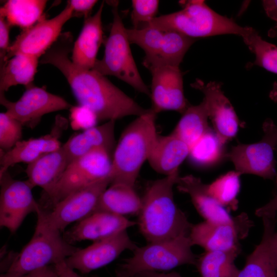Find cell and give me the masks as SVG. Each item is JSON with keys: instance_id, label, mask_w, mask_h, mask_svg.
I'll return each instance as SVG.
<instances>
[{"instance_id": "6da1fadb", "label": "cell", "mask_w": 277, "mask_h": 277, "mask_svg": "<svg viewBox=\"0 0 277 277\" xmlns=\"http://www.w3.org/2000/svg\"><path fill=\"white\" fill-rule=\"evenodd\" d=\"M73 45L71 33H62L42 56L39 63L51 65L61 72L79 105L90 109L98 120L108 121L129 115L138 116L149 110L142 107L105 76L73 63L69 56Z\"/></svg>"}, {"instance_id": "7a4b0ae2", "label": "cell", "mask_w": 277, "mask_h": 277, "mask_svg": "<svg viewBox=\"0 0 277 277\" xmlns=\"http://www.w3.org/2000/svg\"><path fill=\"white\" fill-rule=\"evenodd\" d=\"M179 176L178 170L151 182L146 189L137 224L148 243L189 235L192 224L173 197V188Z\"/></svg>"}, {"instance_id": "3957f363", "label": "cell", "mask_w": 277, "mask_h": 277, "mask_svg": "<svg viewBox=\"0 0 277 277\" xmlns=\"http://www.w3.org/2000/svg\"><path fill=\"white\" fill-rule=\"evenodd\" d=\"M156 115L151 108L149 109L145 113L137 116L123 132L114 150L111 184L134 186L142 165L148 160L158 135Z\"/></svg>"}, {"instance_id": "277c9868", "label": "cell", "mask_w": 277, "mask_h": 277, "mask_svg": "<svg viewBox=\"0 0 277 277\" xmlns=\"http://www.w3.org/2000/svg\"><path fill=\"white\" fill-rule=\"evenodd\" d=\"M180 2L181 10L156 17L144 27L174 30L194 39L223 34L242 37L251 28L241 26L233 19L216 13L204 1Z\"/></svg>"}, {"instance_id": "5b68a950", "label": "cell", "mask_w": 277, "mask_h": 277, "mask_svg": "<svg viewBox=\"0 0 277 277\" xmlns=\"http://www.w3.org/2000/svg\"><path fill=\"white\" fill-rule=\"evenodd\" d=\"M188 236L137 247L116 270V277H133L144 271L160 272L183 265H195L197 258Z\"/></svg>"}, {"instance_id": "8992f818", "label": "cell", "mask_w": 277, "mask_h": 277, "mask_svg": "<svg viewBox=\"0 0 277 277\" xmlns=\"http://www.w3.org/2000/svg\"><path fill=\"white\" fill-rule=\"evenodd\" d=\"M110 153L99 148L72 161L47 193L42 194L41 209L48 210L68 195L105 179L110 177Z\"/></svg>"}, {"instance_id": "52a82bcc", "label": "cell", "mask_w": 277, "mask_h": 277, "mask_svg": "<svg viewBox=\"0 0 277 277\" xmlns=\"http://www.w3.org/2000/svg\"><path fill=\"white\" fill-rule=\"evenodd\" d=\"M113 21L107 38L104 54L92 70L115 76L139 92L150 96V90L142 78L132 54L126 29L118 11V2H112Z\"/></svg>"}, {"instance_id": "ba28073f", "label": "cell", "mask_w": 277, "mask_h": 277, "mask_svg": "<svg viewBox=\"0 0 277 277\" xmlns=\"http://www.w3.org/2000/svg\"><path fill=\"white\" fill-rule=\"evenodd\" d=\"M60 232L36 223L34 234L22 251L14 254L8 269L0 277H21L65 261L78 250Z\"/></svg>"}, {"instance_id": "9c48e42d", "label": "cell", "mask_w": 277, "mask_h": 277, "mask_svg": "<svg viewBox=\"0 0 277 277\" xmlns=\"http://www.w3.org/2000/svg\"><path fill=\"white\" fill-rule=\"evenodd\" d=\"M262 140L250 144H239L232 147L225 157L233 164L241 175L251 174L277 183L274 152L277 148V126L267 118L263 124Z\"/></svg>"}, {"instance_id": "30bf717a", "label": "cell", "mask_w": 277, "mask_h": 277, "mask_svg": "<svg viewBox=\"0 0 277 277\" xmlns=\"http://www.w3.org/2000/svg\"><path fill=\"white\" fill-rule=\"evenodd\" d=\"M111 183V178L105 179L68 195L48 210L40 208L37 223L61 233L70 224L94 213L101 195Z\"/></svg>"}, {"instance_id": "8fae6325", "label": "cell", "mask_w": 277, "mask_h": 277, "mask_svg": "<svg viewBox=\"0 0 277 277\" xmlns=\"http://www.w3.org/2000/svg\"><path fill=\"white\" fill-rule=\"evenodd\" d=\"M253 226L246 213L242 212L225 223L204 221L192 225L189 234L193 246L205 251L228 250L240 248V242L245 239Z\"/></svg>"}, {"instance_id": "7c38bea8", "label": "cell", "mask_w": 277, "mask_h": 277, "mask_svg": "<svg viewBox=\"0 0 277 277\" xmlns=\"http://www.w3.org/2000/svg\"><path fill=\"white\" fill-rule=\"evenodd\" d=\"M72 17L73 9L67 2L65 8L55 17L46 19L44 16L32 26L23 30L10 44L4 63L18 54L37 58L42 57L57 40L63 26Z\"/></svg>"}, {"instance_id": "4fadbf2b", "label": "cell", "mask_w": 277, "mask_h": 277, "mask_svg": "<svg viewBox=\"0 0 277 277\" xmlns=\"http://www.w3.org/2000/svg\"><path fill=\"white\" fill-rule=\"evenodd\" d=\"M0 181V226L14 233L29 214H36L41 207L27 180H14L7 171Z\"/></svg>"}, {"instance_id": "5bb4252c", "label": "cell", "mask_w": 277, "mask_h": 277, "mask_svg": "<svg viewBox=\"0 0 277 277\" xmlns=\"http://www.w3.org/2000/svg\"><path fill=\"white\" fill-rule=\"evenodd\" d=\"M146 68L152 75V110L156 114L167 110L182 114L189 104L184 95L183 74L180 67L161 64Z\"/></svg>"}, {"instance_id": "9a60e30c", "label": "cell", "mask_w": 277, "mask_h": 277, "mask_svg": "<svg viewBox=\"0 0 277 277\" xmlns=\"http://www.w3.org/2000/svg\"><path fill=\"white\" fill-rule=\"evenodd\" d=\"M0 101L7 109L5 112L23 125L35 123L46 114L70 109L72 107L62 97L33 84L27 87L17 101H10L6 98L4 94H0Z\"/></svg>"}, {"instance_id": "2e32d148", "label": "cell", "mask_w": 277, "mask_h": 277, "mask_svg": "<svg viewBox=\"0 0 277 277\" xmlns=\"http://www.w3.org/2000/svg\"><path fill=\"white\" fill-rule=\"evenodd\" d=\"M137 246L131 240L127 230L113 236L94 242L84 248H80L65 260L71 269L83 274L106 266L115 260L123 251H133Z\"/></svg>"}, {"instance_id": "e0dca14e", "label": "cell", "mask_w": 277, "mask_h": 277, "mask_svg": "<svg viewBox=\"0 0 277 277\" xmlns=\"http://www.w3.org/2000/svg\"><path fill=\"white\" fill-rule=\"evenodd\" d=\"M190 85L203 93L213 130L225 144L236 135L240 121L232 104L222 91L221 84L215 81L205 83L196 79Z\"/></svg>"}, {"instance_id": "ac0fdd59", "label": "cell", "mask_w": 277, "mask_h": 277, "mask_svg": "<svg viewBox=\"0 0 277 277\" xmlns=\"http://www.w3.org/2000/svg\"><path fill=\"white\" fill-rule=\"evenodd\" d=\"M137 224L126 217L106 212H95L64 232V239L72 244L85 240L93 242L107 239Z\"/></svg>"}, {"instance_id": "d6986e66", "label": "cell", "mask_w": 277, "mask_h": 277, "mask_svg": "<svg viewBox=\"0 0 277 277\" xmlns=\"http://www.w3.org/2000/svg\"><path fill=\"white\" fill-rule=\"evenodd\" d=\"M104 6L103 2L93 15L85 18L80 35L73 43L71 60L75 65L86 69H93L103 42L102 15Z\"/></svg>"}, {"instance_id": "ffe728a7", "label": "cell", "mask_w": 277, "mask_h": 277, "mask_svg": "<svg viewBox=\"0 0 277 277\" xmlns=\"http://www.w3.org/2000/svg\"><path fill=\"white\" fill-rule=\"evenodd\" d=\"M175 185L180 192L189 195L196 210L205 221L225 223L232 220L229 211L210 194L208 184L200 178L192 175L180 176Z\"/></svg>"}, {"instance_id": "44dd1931", "label": "cell", "mask_w": 277, "mask_h": 277, "mask_svg": "<svg viewBox=\"0 0 277 277\" xmlns=\"http://www.w3.org/2000/svg\"><path fill=\"white\" fill-rule=\"evenodd\" d=\"M68 164L66 150L62 146L28 164L25 170L27 180L33 188H42V194L47 193L60 180Z\"/></svg>"}, {"instance_id": "7402d4cb", "label": "cell", "mask_w": 277, "mask_h": 277, "mask_svg": "<svg viewBox=\"0 0 277 277\" xmlns=\"http://www.w3.org/2000/svg\"><path fill=\"white\" fill-rule=\"evenodd\" d=\"M115 121H108L101 125L86 129L70 137L63 145L69 164L96 149L103 148L110 153L115 145Z\"/></svg>"}, {"instance_id": "603a6c76", "label": "cell", "mask_w": 277, "mask_h": 277, "mask_svg": "<svg viewBox=\"0 0 277 277\" xmlns=\"http://www.w3.org/2000/svg\"><path fill=\"white\" fill-rule=\"evenodd\" d=\"M189 150L188 145L172 133L158 135L147 161L155 171L167 176L179 170Z\"/></svg>"}, {"instance_id": "cb8c5ba5", "label": "cell", "mask_w": 277, "mask_h": 277, "mask_svg": "<svg viewBox=\"0 0 277 277\" xmlns=\"http://www.w3.org/2000/svg\"><path fill=\"white\" fill-rule=\"evenodd\" d=\"M62 146L56 137L47 135L17 142L11 149L1 153L0 176L19 163L29 164L41 155L59 149Z\"/></svg>"}, {"instance_id": "d4e9b609", "label": "cell", "mask_w": 277, "mask_h": 277, "mask_svg": "<svg viewBox=\"0 0 277 277\" xmlns=\"http://www.w3.org/2000/svg\"><path fill=\"white\" fill-rule=\"evenodd\" d=\"M142 206L134 187L123 183L111 184L102 193L95 212H106L125 216L138 214Z\"/></svg>"}, {"instance_id": "484cf974", "label": "cell", "mask_w": 277, "mask_h": 277, "mask_svg": "<svg viewBox=\"0 0 277 277\" xmlns=\"http://www.w3.org/2000/svg\"><path fill=\"white\" fill-rule=\"evenodd\" d=\"M38 58L25 54L15 55L0 66V94H4L12 86L32 85Z\"/></svg>"}, {"instance_id": "4316f807", "label": "cell", "mask_w": 277, "mask_h": 277, "mask_svg": "<svg viewBox=\"0 0 277 277\" xmlns=\"http://www.w3.org/2000/svg\"><path fill=\"white\" fill-rule=\"evenodd\" d=\"M208 119L206 104L203 99L199 105H189L172 133L190 148L209 129Z\"/></svg>"}, {"instance_id": "83f0119b", "label": "cell", "mask_w": 277, "mask_h": 277, "mask_svg": "<svg viewBox=\"0 0 277 277\" xmlns=\"http://www.w3.org/2000/svg\"><path fill=\"white\" fill-rule=\"evenodd\" d=\"M45 0H9L1 7L0 16L12 26L27 29L39 21L44 15Z\"/></svg>"}, {"instance_id": "f1b7e54d", "label": "cell", "mask_w": 277, "mask_h": 277, "mask_svg": "<svg viewBox=\"0 0 277 277\" xmlns=\"http://www.w3.org/2000/svg\"><path fill=\"white\" fill-rule=\"evenodd\" d=\"M241 248L228 250L205 251L196 265L201 277H237L240 269L234 262Z\"/></svg>"}, {"instance_id": "f546056e", "label": "cell", "mask_w": 277, "mask_h": 277, "mask_svg": "<svg viewBox=\"0 0 277 277\" xmlns=\"http://www.w3.org/2000/svg\"><path fill=\"white\" fill-rule=\"evenodd\" d=\"M214 130L210 128L190 148L188 157L194 165L207 167L225 157L224 145Z\"/></svg>"}, {"instance_id": "4dcf8cb0", "label": "cell", "mask_w": 277, "mask_h": 277, "mask_svg": "<svg viewBox=\"0 0 277 277\" xmlns=\"http://www.w3.org/2000/svg\"><path fill=\"white\" fill-rule=\"evenodd\" d=\"M237 277H277V269L268 251V231L266 227L264 226L261 241L247 258Z\"/></svg>"}, {"instance_id": "1f68e13d", "label": "cell", "mask_w": 277, "mask_h": 277, "mask_svg": "<svg viewBox=\"0 0 277 277\" xmlns=\"http://www.w3.org/2000/svg\"><path fill=\"white\" fill-rule=\"evenodd\" d=\"M241 175L235 170L229 171L208 184L210 194L227 210H234L238 208Z\"/></svg>"}, {"instance_id": "d6a6232c", "label": "cell", "mask_w": 277, "mask_h": 277, "mask_svg": "<svg viewBox=\"0 0 277 277\" xmlns=\"http://www.w3.org/2000/svg\"><path fill=\"white\" fill-rule=\"evenodd\" d=\"M249 50L255 55L252 65L261 67L277 74V46L262 38L258 32L251 28L242 37Z\"/></svg>"}, {"instance_id": "836d02e7", "label": "cell", "mask_w": 277, "mask_h": 277, "mask_svg": "<svg viewBox=\"0 0 277 277\" xmlns=\"http://www.w3.org/2000/svg\"><path fill=\"white\" fill-rule=\"evenodd\" d=\"M23 125L6 112L0 113V147L7 151L21 141Z\"/></svg>"}, {"instance_id": "e575fe53", "label": "cell", "mask_w": 277, "mask_h": 277, "mask_svg": "<svg viewBox=\"0 0 277 277\" xmlns=\"http://www.w3.org/2000/svg\"><path fill=\"white\" fill-rule=\"evenodd\" d=\"M131 2L132 9L131 19L133 29H141L156 17L159 1L133 0Z\"/></svg>"}, {"instance_id": "d590c367", "label": "cell", "mask_w": 277, "mask_h": 277, "mask_svg": "<svg viewBox=\"0 0 277 277\" xmlns=\"http://www.w3.org/2000/svg\"><path fill=\"white\" fill-rule=\"evenodd\" d=\"M70 111L71 124L75 128H90L95 126L98 120L93 111L83 106H72Z\"/></svg>"}, {"instance_id": "8d00e7d4", "label": "cell", "mask_w": 277, "mask_h": 277, "mask_svg": "<svg viewBox=\"0 0 277 277\" xmlns=\"http://www.w3.org/2000/svg\"><path fill=\"white\" fill-rule=\"evenodd\" d=\"M263 219V226L268 231V251L270 258L277 269V232L275 231V217L265 216Z\"/></svg>"}, {"instance_id": "74e56055", "label": "cell", "mask_w": 277, "mask_h": 277, "mask_svg": "<svg viewBox=\"0 0 277 277\" xmlns=\"http://www.w3.org/2000/svg\"><path fill=\"white\" fill-rule=\"evenodd\" d=\"M11 25L6 19L0 16V66L4 62L8 48L10 46L9 33Z\"/></svg>"}, {"instance_id": "f35d334b", "label": "cell", "mask_w": 277, "mask_h": 277, "mask_svg": "<svg viewBox=\"0 0 277 277\" xmlns=\"http://www.w3.org/2000/svg\"><path fill=\"white\" fill-rule=\"evenodd\" d=\"M73 9V17L90 16V12L97 2L95 0H70L67 2Z\"/></svg>"}, {"instance_id": "ab89813d", "label": "cell", "mask_w": 277, "mask_h": 277, "mask_svg": "<svg viewBox=\"0 0 277 277\" xmlns=\"http://www.w3.org/2000/svg\"><path fill=\"white\" fill-rule=\"evenodd\" d=\"M255 215L260 217L264 216L274 217L277 219V193L267 204L258 208Z\"/></svg>"}, {"instance_id": "60d3db41", "label": "cell", "mask_w": 277, "mask_h": 277, "mask_svg": "<svg viewBox=\"0 0 277 277\" xmlns=\"http://www.w3.org/2000/svg\"><path fill=\"white\" fill-rule=\"evenodd\" d=\"M21 277H58L54 265L47 266L27 273Z\"/></svg>"}, {"instance_id": "b9f144b4", "label": "cell", "mask_w": 277, "mask_h": 277, "mask_svg": "<svg viewBox=\"0 0 277 277\" xmlns=\"http://www.w3.org/2000/svg\"><path fill=\"white\" fill-rule=\"evenodd\" d=\"M58 277H82L74 270L70 268L65 260L54 265Z\"/></svg>"}, {"instance_id": "7bdbcfd3", "label": "cell", "mask_w": 277, "mask_h": 277, "mask_svg": "<svg viewBox=\"0 0 277 277\" xmlns=\"http://www.w3.org/2000/svg\"><path fill=\"white\" fill-rule=\"evenodd\" d=\"M262 4L268 17L277 24V0H264Z\"/></svg>"}, {"instance_id": "ee69618b", "label": "cell", "mask_w": 277, "mask_h": 277, "mask_svg": "<svg viewBox=\"0 0 277 277\" xmlns=\"http://www.w3.org/2000/svg\"><path fill=\"white\" fill-rule=\"evenodd\" d=\"M133 277H183L176 272H162L154 271H144L137 273Z\"/></svg>"}, {"instance_id": "f6af8a7d", "label": "cell", "mask_w": 277, "mask_h": 277, "mask_svg": "<svg viewBox=\"0 0 277 277\" xmlns=\"http://www.w3.org/2000/svg\"><path fill=\"white\" fill-rule=\"evenodd\" d=\"M269 97L274 102H277V82H275L273 84L269 93Z\"/></svg>"}, {"instance_id": "bcb514c9", "label": "cell", "mask_w": 277, "mask_h": 277, "mask_svg": "<svg viewBox=\"0 0 277 277\" xmlns=\"http://www.w3.org/2000/svg\"><path fill=\"white\" fill-rule=\"evenodd\" d=\"M268 35L270 37L277 38V24L269 30Z\"/></svg>"}, {"instance_id": "7dc6e473", "label": "cell", "mask_w": 277, "mask_h": 277, "mask_svg": "<svg viewBox=\"0 0 277 277\" xmlns=\"http://www.w3.org/2000/svg\"><path fill=\"white\" fill-rule=\"evenodd\" d=\"M276 221H277V219H276Z\"/></svg>"}]
</instances>
